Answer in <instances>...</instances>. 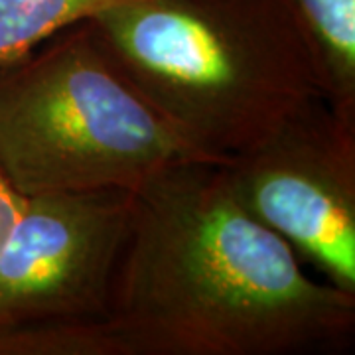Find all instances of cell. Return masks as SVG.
Segmentation results:
<instances>
[{"label": "cell", "mask_w": 355, "mask_h": 355, "mask_svg": "<svg viewBox=\"0 0 355 355\" xmlns=\"http://www.w3.org/2000/svg\"><path fill=\"white\" fill-rule=\"evenodd\" d=\"M125 0H0V67Z\"/></svg>", "instance_id": "cell-7"}, {"label": "cell", "mask_w": 355, "mask_h": 355, "mask_svg": "<svg viewBox=\"0 0 355 355\" xmlns=\"http://www.w3.org/2000/svg\"><path fill=\"white\" fill-rule=\"evenodd\" d=\"M105 320L123 355L343 354L355 294L310 277L221 164L191 160L132 193Z\"/></svg>", "instance_id": "cell-1"}, {"label": "cell", "mask_w": 355, "mask_h": 355, "mask_svg": "<svg viewBox=\"0 0 355 355\" xmlns=\"http://www.w3.org/2000/svg\"><path fill=\"white\" fill-rule=\"evenodd\" d=\"M132 193L22 196L20 214L0 247V331L107 318Z\"/></svg>", "instance_id": "cell-5"}, {"label": "cell", "mask_w": 355, "mask_h": 355, "mask_svg": "<svg viewBox=\"0 0 355 355\" xmlns=\"http://www.w3.org/2000/svg\"><path fill=\"white\" fill-rule=\"evenodd\" d=\"M221 168L254 219L355 294V114L316 99Z\"/></svg>", "instance_id": "cell-4"}, {"label": "cell", "mask_w": 355, "mask_h": 355, "mask_svg": "<svg viewBox=\"0 0 355 355\" xmlns=\"http://www.w3.org/2000/svg\"><path fill=\"white\" fill-rule=\"evenodd\" d=\"M314 62L322 97L355 114V0H288Z\"/></svg>", "instance_id": "cell-6"}, {"label": "cell", "mask_w": 355, "mask_h": 355, "mask_svg": "<svg viewBox=\"0 0 355 355\" xmlns=\"http://www.w3.org/2000/svg\"><path fill=\"white\" fill-rule=\"evenodd\" d=\"M91 24L207 162L223 164L324 99L288 0H125Z\"/></svg>", "instance_id": "cell-2"}, {"label": "cell", "mask_w": 355, "mask_h": 355, "mask_svg": "<svg viewBox=\"0 0 355 355\" xmlns=\"http://www.w3.org/2000/svg\"><path fill=\"white\" fill-rule=\"evenodd\" d=\"M0 355H123L107 320L40 322L0 331Z\"/></svg>", "instance_id": "cell-8"}, {"label": "cell", "mask_w": 355, "mask_h": 355, "mask_svg": "<svg viewBox=\"0 0 355 355\" xmlns=\"http://www.w3.org/2000/svg\"><path fill=\"white\" fill-rule=\"evenodd\" d=\"M22 200L24 198L8 184V180L4 178L2 170H0V247L6 239V235L10 233L18 214H20Z\"/></svg>", "instance_id": "cell-9"}, {"label": "cell", "mask_w": 355, "mask_h": 355, "mask_svg": "<svg viewBox=\"0 0 355 355\" xmlns=\"http://www.w3.org/2000/svg\"><path fill=\"white\" fill-rule=\"evenodd\" d=\"M191 160L203 158L128 79L91 20L0 67V170L24 198L137 191Z\"/></svg>", "instance_id": "cell-3"}]
</instances>
